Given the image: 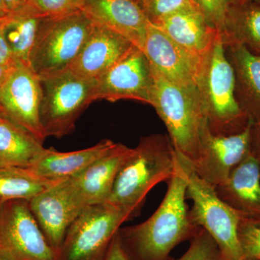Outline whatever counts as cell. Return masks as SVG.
Here are the masks:
<instances>
[{"label":"cell","mask_w":260,"mask_h":260,"mask_svg":"<svg viewBox=\"0 0 260 260\" xmlns=\"http://www.w3.org/2000/svg\"><path fill=\"white\" fill-rule=\"evenodd\" d=\"M167 183L164 200L148 220L118 231L128 260H169L176 246L191 240L199 232L200 227L189 218L186 203L187 175L179 159L175 172Z\"/></svg>","instance_id":"obj_1"},{"label":"cell","mask_w":260,"mask_h":260,"mask_svg":"<svg viewBox=\"0 0 260 260\" xmlns=\"http://www.w3.org/2000/svg\"><path fill=\"white\" fill-rule=\"evenodd\" d=\"M177 155L170 139L153 135L140 140L116 176L106 203L139 215L149 191L172 178L177 167Z\"/></svg>","instance_id":"obj_2"},{"label":"cell","mask_w":260,"mask_h":260,"mask_svg":"<svg viewBox=\"0 0 260 260\" xmlns=\"http://www.w3.org/2000/svg\"><path fill=\"white\" fill-rule=\"evenodd\" d=\"M203 112L214 135L239 134L251 121L236 98L235 77L221 34L203 59L198 83Z\"/></svg>","instance_id":"obj_3"},{"label":"cell","mask_w":260,"mask_h":260,"mask_svg":"<svg viewBox=\"0 0 260 260\" xmlns=\"http://www.w3.org/2000/svg\"><path fill=\"white\" fill-rule=\"evenodd\" d=\"M153 73L150 105L167 126L178 156L192 166L198 156L200 130L206 120L199 90L179 86L154 70Z\"/></svg>","instance_id":"obj_4"},{"label":"cell","mask_w":260,"mask_h":260,"mask_svg":"<svg viewBox=\"0 0 260 260\" xmlns=\"http://www.w3.org/2000/svg\"><path fill=\"white\" fill-rule=\"evenodd\" d=\"M42 95L39 118L46 138L70 134L82 113L95 101L96 80L69 68L40 76Z\"/></svg>","instance_id":"obj_5"},{"label":"cell","mask_w":260,"mask_h":260,"mask_svg":"<svg viewBox=\"0 0 260 260\" xmlns=\"http://www.w3.org/2000/svg\"><path fill=\"white\" fill-rule=\"evenodd\" d=\"M93 25L82 10L46 18L38 31L28 64L39 77L68 69L83 48Z\"/></svg>","instance_id":"obj_6"},{"label":"cell","mask_w":260,"mask_h":260,"mask_svg":"<svg viewBox=\"0 0 260 260\" xmlns=\"http://www.w3.org/2000/svg\"><path fill=\"white\" fill-rule=\"evenodd\" d=\"M177 157L187 175L186 199L193 201L189 211L191 223L211 236L223 260H245L238 236L240 218L218 198L215 187L200 179L188 162Z\"/></svg>","instance_id":"obj_7"},{"label":"cell","mask_w":260,"mask_h":260,"mask_svg":"<svg viewBox=\"0 0 260 260\" xmlns=\"http://www.w3.org/2000/svg\"><path fill=\"white\" fill-rule=\"evenodd\" d=\"M132 218L111 203L87 207L68 229L56 260H102L121 225Z\"/></svg>","instance_id":"obj_8"},{"label":"cell","mask_w":260,"mask_h":260,"mask_svg":"<svg viewBox=\"0 0 260 260\" xmlns=\"http://www.w3.org/2000/svg\"><path fill=\"white\" fill-rule=\"evenodd\" d=\"M29 208L28 201L15 200L0 205V259L56 260Z\"/></svg>","instance_id":"obj_9"},{"label":"cell","mask_w":260,"mask_h":260,"mask_svg":"<svg viewBox=\"0 0 260 260\" xmlns=\"http://www.w3.org/2000/svg\"><path fill=\"white\" fill-rule=\"evenodd\" d=\"M251 123L239 134L214 135L205 121L200 130L196 161L191 169L213 187L226 181L231 172L250 153Z\"/></svg>","instance_id":"obj_10"},{"label":"cell","mask_w":260,"mask_h":260,"mask_svg":"<svg viewBox=\"0 0 260 260\" xmlns=\"http://www.w3.org/2000/svg\"><path fill=\"white\" fill-rule=\"evenodd\" d=\"M153 87L151 65L143 51L133 45L96 80L94 98L111 102L130 99L150 105Z\"/></svg>","instance_id":"obj_11"},{"label":"cell","mask_w":260,"mask_h":260,"mask_svg":"<svg viewBox=\"0 0 260 260\" xmlns=\"http://www.w3.org/2000/svg\"><path fill=\"white\" fill-rule=\"evenodd\" d=\"M40 78L26 63L17 61L0 88V109L5 117L25 128L41 142L46 139L39 118Z\"/></svg>","instance_id":"obj_12"},{"label":"cell","mask_w":260,"mask_h":260,"mask_svg":"<svg viewBox=\"0 0 260 260\" xmlns=\"http://www.w3.org/2000/svg\"><path fill=\"white\" fill-rule=\"evenodd\" d=\"M28 205L47 242L56 251L71 224L87 208L69 179L39 193L28 201Z\"/></svg>","instance_id":"obj_13"},{"label":"cell","mask_w":260,"mask_h":260,"mask_svg":"<svg viewBox=\"0 0 260 260\" xmlns=\"http://www.w3.org/2000/svg\"><path fill=\"white\" fill-rule=\"evenodd\" d=\"M143 51L153 70L165 79L184 88H198L203 61L189 54L150 22Z\"/></svg>","instance_id":"obj_14"},{"label":"cell","mask_w":260,"mask_h":260,"mask_svg":"<svg viewBox=\"0 0 260 260\" xmlns=\"http://www.w3.org/2000/svg\"><path fill=\"white\" fill-rule=\"evenodd\" d=\"M82 11L94 23L120 34L143 50L150 20L135 0H84Z\"/></svg>","instance_id":"obj_15"},{"label":"cell","mask_w":260,"mask_h":260,"mask_svg":"<svg viewBox=\"0 0 260 260\" xmlns=\"http://www.w3.org/2000/svg\"><path fill=\"white\" fill-rule=\"evenodd\" d=\"M133 46L118 32L93 23L88 39L69 69L83 78L97 80Z\"/></svg>","instance_id":"obj_16"},{"label":"cell","mask_w":260,"mask_h":260,"mask_svg":"<svg viewBox=\"0 0 260 260\" xmlns=\"http://www.w3.org/2000/svg\"><path fill=\"white\" fill-rule=\"evenodd\" d=\"M215 189L218 198L241 220L260 223V171L250 153Z\"/></svg>","instance_id":"obj_17"},{"label":"cell","mask_w":260,"mask_h":260,"mask_svg":"<svg viewBox=\"0 0 260 260\" xmlns=\"http://www.w3.org/2000/svg\"><path fill=\"white\" fill-rule=\"evenodd\" d=\"M152 23L202 61L220 34L197 8L181 10Z\"/></svg>","instance_id":"obj_18"},{"label":"cell","mask_w":260,"mask_h":260,"mask_svg":"<svg viewBox=\"0 0 260 260\" xmlns=\"http://www.w3.org/2000/svg\"><path fill=\"white\" fill-rule=\"evenodd\" d=\"M133 148L116 143L115 146L89 166L70 182L85 207L106 203L121 166Z\"/></svg>","instance_id":"obj_19"},{"label":"cell","mask_w":260,"mask_h":260,"mask_svg":"<svg viewBox=\"0 0 260 260\" xmlns=\"http://www.w3.org/2000/svg\"><path fill=\"white\" fill-rule=\"evenodd\" d=\"M225 44L228 59L235 77L236 98L253 123L260 121V55L237 42Z\"/></svg>","instance_id":"obj_20"},{"label":"cell","mask_w":260,"mask_h":260,"mask_svg":"<svg viewBox=\"0 0 260 260\" xmlns=\"http://www.w3.org/2000/svg\"><path fill=\"white\" fill-rule=\"evenodd\" d=\"M116 143L103 140L94 146L73 152L45 149L44 153L28 169L44 179L63 181L78 175L98 159L107 154Z\"/></svg>","instance_id":"obj_21"},{"label":"cell","mask_w":260,"mask_h":260,"mask_svg":"<svg viewBox=\"0 0 260 260\" xmlns=\"http://www.w3.org/2000/svg\"><path fill=\"white\" fill-rule=\"evenodd\" d=\"M46 148L25 128L8 119L0 121V168H29Z\"/></svg>","instance_id":"obj_22"},{"label":"cell","mask_w":260,"mask_h":260,"mask_svg":"<svg viewBox=\"0 0 260 260\" xmlns=\"http://www.w3.org/2000/svg\"><path fill=\"white\" fill-rule=\"evenodd\" d=\"M46 18L27 5L3 18L5 41L15 61L28 64L38 31Z\"/></svg>","instance_id":"obj_23"},{"label":"cell","mask_w":260,"mask_h":260,"mask_svg":"<svg viewBox=\"0 0 260 260\" xmlns=\"http://www.w3.org/2000/svg\"><path fill=\"white\" fill-rule=\"evenodd\" d=\"M223 39L224 43H239L260 55V5L240 0L231 12Z\"/></svg>","instance_id":"obj_24"},{"label":"cell","mask_w":260,"mask_h":260,"mask_svg":"<svg viewBox=\"0 0 260 260\" xmlns=\"http://www.w3.org/2000/svg\"><path fill=\"white\" fill-rule=\"evenodd\" d=\"M60 181H62L39 177L28 168L1 167L0 205L15 200L30 201L39 193Z\"/></svg>","instance_id":"obj_25"},{"label":"cell","mask_w":260,"mask_h":260,"mask_svg":"<svg viewBox=\"0 0 260 260\" xmlns=\"http://www.w3.org/2000/svg\"><path fill=\"white\" fill-rule=\"evenodd\" d=\"M240 0H193L200 11L222 37L226 32L231 12Z\"/></svg>","instance_id":"obj_26"},{"label":"cell","mask_w":260,"mask_h":260,"mask_svg":"<svg viewBox=\"0 0 260 260\" xmlns=\"http://www.w3.org/2000/svg\"><path fill=\"white\" fill-rule=\"evenodd\" d=\"M187 251L179 259L171 256L169 260H223L218 245L211 236L200 227L191 239Z\"/></svg>","instance_id":"obj_27"},{"label":"cell","mask_w":260,"mask_h":260,"mask_svg":"<svg viewBox=\"0 0 260 260\" xmlns=\"http://www.w3.org/2000/svg\"><path fill=\"white\" fill-rule=\"evenodd\" d=\"M151 23L181 10L198 8L193 0H145L142 5Z\"/></svg>","instance_id":"obj_28"},{"label":"cell","mask_w":260,"mask_h":260,"mask_svg":"<svg viewBox=\"0 0 260 260\" xmlns=\"http://www.w3.org/2000/svg\"><path fill=\"white\" fill-rule=\"evenodd\" d=\"M238 236L245 260H260V223L240 220Z\"/></svg>","instance_id":"obj_29"},{"label":"cell","mask_w":260,"mask_h":260,"mask_svg":"<svg viewBox=\"0 0 260 260\" xmlns=\"http://www.w3.org/2000/svg\"><path fill=\"white\" fill-rule=\"evenodd\" d=\"M84 0H28V5L39 14L48 18L81 10Z\"/></svg>","instance_id":"obj_30"},{"label":"cell","mask_w":260,"mask_h":260,"mask_svg":"<svg viewBox=\"0 0 260 260\" xmlns=\"http://www.w3.org/2000/svg\"><path fill=\"white\" fill-rule=\"evenodd\" d=\"M249 152L259 166L260 171V121L251 123Z\"/></svg>","instance_id":"obj_31"},{"label":"cell","mask_w":260,"mask_h":260,"mask_svg":"<svg viewBox=\"0 0 260 260\" xmlns=\"http://www.w3.org/2000/svg\"><path fill=\"white\" fill-rule=\"evenodd\" d=\"M102 260H128L125 253L121 247L117 233L113 238L110 245L108 248L107 253Z\"/></svg>","instance_id":"obj_32"},{"label":"cell","mask_w":260,"mask_h":260,"mask_svg":"<svg viewBox=\"0 0 260 260\" xmlns=\"http://www.w3.org/2000/svg\"><path fill=\"white\" fill-rule=\"evenodd\" d=\"M3 18H0V64L13 66L16 64L14 58L12 55L8 44L5 41L3 32Z\"/></svg>","instance_id":"obj_33"},{"label":"cell","mask_w":260,"mask_h":260,"mask_svg":"<svg viewBox=\"0 0 260 260\" xmlns=\"http://www.w3.org/2000/svg\"><path fill=\"white\" fill-rule=\"evenodd\" d=\"M28 0H3L9 13L22 9L28 4Z\"/></svg>","instance_id":"obj_34"},{"label":"cell","mask_w":260,"mask_h":260,"mask_svg":"<svg viewBox=\"0 0 260 260\" xmlns=\"http://www.w3.org/2000/svg\"><path fill=\"white\" fill-rule=\"evenodd\" d=\"M15 65L9 66V65L0 64V88L10 76Z\"/></svg>","instance_id":"obj_35"},{"label":"cell","mask_w":260,"mask_h":260,"mask_svg":"<svg viewBox=\"0 0 260 260\" xmlns=\"http://www.w3.org/2000/svg\"><path fill=\"white\" fill-rule=\"evenodd\" d=\"M9 14V11L7 9L4 2H3V0H0V18H5Z\"/></svg>","instance_id":"obj_36"},{"label":"cell","mask_w":260,"mask_h":260,"mask_svg":"<svg viewBox=\"0 0 260 260\" xmlns=\"http://www.w3.org/2000/svg\"><path fill=\"white\" fill-rule=\"evenodd\" d=\"M7 119L6 117H5V114H3V111L1 110V109H0V121H3V119Z\"/></svg>","instance_id":"obj_37"},{"label":"cell","mask_w":260,"mask_h":260,"mask_svg":"<svg viewBox=\"0 0 260 260\" xmlns=\"http://www.w3.org/2000/svg\"><path fill=\"white\" fill-rule=\"evenodd\" d=\"M246 1L251 2V3H256V4L260 5V0H246Z\"/></svg>","instance_id":"obj_38"},{"label":"cell","mask_w":260,"mask_h":260,"mask_svg":"<svg viewBox=\"0 0 260 260\" xmlns=\"http://www.w3.org/2000/svg\"><path fill=\"white\" fill-rule=\"evenodd\" d=\"M135 1L138 2V3H139V4L141 5L142 7V5H143V3H144L145 0H135Z\"/></svg>","instance_id":"obj_39"},{"label":"cell","mask_w":260,"mask_h":260,"mask_svg":"<svg viewBox=\"0 0 260 260\" xmlns=\"http://www.w3.org/2000/svg\"><path fill=\"white\" fill-rule=\"evenodd\" d=\"M0 260H3V259H0Z\"/></svg>","instance_id":"obj_40"}]
</instances>
